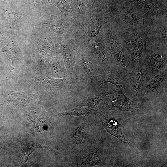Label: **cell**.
I'll use <instances>...</instances> for the list:
<instances>
[{"label": "cell", "instance_id": "obj_1", "mask_svg": "<svg viewBox=\"0 0 167 167\" xmlns=\"http://www.w3.org/2000/svg\"><path fill=\"white\" fill-rule=\"evenodd\" d=\"M75 61L72 74L84 91L88 96L96 91L94 88L97 77L104 71L86 46L75 51Z\"/></svg>", "mask_w": 167, "mask_h": 167}, {"label": "cell", "instance_id": "obj_2", "mask_svg": "<svg viewBox=\"0 0 167 167\" xmlns=\"http://www.w3.org/2000/svg\"><path fill=\"white\" fill-rule=\"evenodd\" d=\"M111 57V67L128 73L133 66L131 58L112 27L105 30L103 36Z\"/></svg>", "mask_w": 167, "mask_h": 167}, {"label": "cell", "instance_id": "obj_3", "mask_svg": "<svg viewBox=\"0 0 167 167\" xmlns=\"http://www.w3.org/2000/svg\"><path fill=\"white\" fill-rule=\"evenodd\" d=\"M128 74L130 88L126 95L132 101L139 103L152 75L142 62L134 64Z\"/></svg>", "mask_w": 167, "mask_h": 167}, {"label": "cell", "instance_id": "obj_4", "mask_svg": "<svg viewBox=\"0 0 167 167\" xmlns=\"http://www.w3.org/2000/svg\"><path fill=\"white\" fill-rule=\"evenodd\" d=\"M101 102L100 107L103 110L135 112L140 108L139 103L127 97L122 88H117L115 92L107 95Z\"/></svg>", "mask_w": 167, "mask_h": 167}, {"label": "cell", "instance_id": "obj_5", "mask_svg": "<svg viewBox=\"0 0 167 167\" xmlns=\"http://www.w3.org/2000/svg\"><path fill=\"white\" fill-rule=\"evenodd\" d=\"M151 26L135 38L125 39L121 43L129 56L133 65L141 62L147 51V38Z\"/></svg>", "mask_w": 167, "mask_h": 167}, {"label": "cell", "instance_id": "obj_6", "mask_svg": "<svg viewBox=\"0 0 167 167\" xmlns=\"http://www.w3.org/2000/svg\"><path fill=\"white\" fill-rule=\"evenodd\" d=\"M115 15L118 27L127 32L136 34L145 24L146 18L142 12L127 9Z\"/></svg>", "mask_w": 167, "mask_h": 167}, {"label": "cell", "instance_id": "obj_7", "mask_svg": "<svg viewBox=\"0 0 167 167\" xmlns=\"http://www.w3.org/2000/svg\"><path fill=\"white\" fill-rule=\"evenodd\" d=\"M142 62L152 75L162 72L167 68V46L148 48Z\"/></svg>", "mask_w": 167, "mask_h": 167}, {"label": "cell", "instance_id": "obj_8", "mask_svg": "<svg viewBox=\"0 0 167 167\" xmlns=\"http://www.w3.org/2000/svg\"><path fill=\"white\" fill-rule=\"evenodd\" d=\"M128 73L114 68L104 72L98 77L95 81V89L98 91L100 86L105 83H110L114 85L116 88H122L126 95L130 88Z\"/></svg>", "mask_w": 167, "mask_h": 167}, {"label": "cell", "instance_id": "obj_9", "mask_svg": "<svg viewBox=\"0 0 167 167\" xmlns=\"http://www.w3.org/2000/svg\"><path fill=\"white\" fill-rule=\"evenodd\" d=\"M87 46L104 72L111 69V57L103 36L98 35Z\"/></svg>", "mask_w": 167, "mask_h": 167}, {"label": "cell", "instance_id": "obj_10", "mask_svg": "<svg viewBox=\"0 0 167 167\" xmlns=\"http://www.w3.org/2000/svg\"><path fill=\"white\" fill-rule=\"evenodd\" d=\"M167 68L159 73L152 75L142 96L141 101L153 99L167 93Z\"/></svg>", "mask_w": 167, "mask_h": 167}, {"label": "cell", "instance_id": "obj_11", "mask_svg": "<svg viewBox=\"0 0 167 167\" xmlns=\"http://www.w3.org/2000/svg\"><path fill=\"white\" fill-rule=\"evenodd\" d=\"M97 116L100 118L104 127L109 133L117 137L120 143H128L127 137L118 121L115 118H108L102 111L99 110Z\"/></svg>", "mask_w": 167, "mask_h": 167}, {"label": "cell", "instance_id": "obj_12", "mask_svg": "<svg viewBox=\"0 0 167 167\" xmlns=\"http://www.w3.org/2000/svg\"><path fill=\"white\" fill-rule=\"evenodd\" d=\"M106 16L104 14H100L89 20L86 28L88 36L94 38L99 34L102 26L110 21Z\"/></svg>", "mask_w": 167, "mask_h": 167}, {"label": "cell", "instance_id": "obj_13", "mask_svg": "<svg viewBox=\"0 0 167 167\" xmlns=\"http://www.w3.org/2000/svg\"><path fill=\"white\" fill-rule=\"evenodd\" d=\"M72 41L61 44L60 52L62 55L63 61L68 71L72 73L75 61V52L73 49Z\"/></svg>", "mask_w": 167, "mask_h": 167}, {"label": "cell", "instance_id": "obj_14", "mask_svg": "<svg viewBox=\"0 0 167 167\" xmlns=\"http://www.w3.org/2000/svg\"><path fill=\"white\" fill-rule=\"evenodd\" d=\"M117 89V88H115L107 92H96L81 101L77 106H87L92 109H96L99 104L107 95L114 92L116 91Z\"/></svg>", "mask_w": 167, "mask_h": 167}, {"label": "cell", "instance_id": "obj_15", "mask_svg": "<svg viewBox=\"0 0 167 167\" xmlns=\"http://www.w3.org/2000/svg\"><path fill=\"white\" fill-rule=\"evenodd\" d=\"M62 58V57H58L52 60L49 69L51 75L62 78L67 77L72 74L68 71Z\"/></svg>", "mask_w": 167, "mask_h": 167}, {"label": "cell", "instance_id": "obj_16", "mask_svg": "<svg viewBox=\"0 0 167 167\" xmlns=\"http://www.w3.org/2000/svg\"><path fill=\"white\" fill-rule=\"evenodd\" d=\"M99 111L88 106H81L59 113L58 114V115L60 116L70 115L76 116L92 114L97 115Z\"/></svg>", "mask_w": 167, "mask_h": 167}, {"label": "cell", "instance_id": "obj_17", "mask_svg": "<svg viewBox=\"0 0 167 167\" xmlns=\"http://www.w3.org/2000/svg\"><path fill=\"white\" fill-rule=\"evenodd\" d=\"M49 2L57 7L64 14H68L71 11L69 5L65 0H49Z\"/></svg>", "mask_w": 167, "mask_h": 167}, {"label": "cell", "instance_id": "obj_18", "mask_svg": "<svg viewBox=\"0 0 167 167\" xmlns=\"http://www.w3.org/2000/svg\"><path fill=\"white\" fill-rule=\"evenodd\" d=\"M71 3L72 9L75 12L80 13L82 12L84 8V4L82 0H69Z\"/></svg>", "mask_w": 167, "mask_h": 167}, {"label": "cell", "instance_id": "obj_19", "mask_svg": "<svg viewBox=\"0 0 167 167\" xmlns=\"http://www.w3.org/2000/svg\"><path fill=\"white\" fill-rule=\"evenodd\" d=\"M36 118V114L34 113H31L29 115L28 122L32 127L34 126Z\"/></svg>", "mask_w": 167, "mask_h": 167}, {"label": "cell", "instance_id": "obj_20", "mask_svg": "<svg viewBox=\"0 0 167 167\" xmlns=\"http://www.w3.org/2000/svg\"><path fill=\"white\" fill-rule=\"evenodd\" d=\"M45 122L44 120L41 118H40L38 120L37 123V127L39 129L43 130L44 127Z\"/></svg>", "mask_w": 167, "mask_h": 167}]
</instances>
